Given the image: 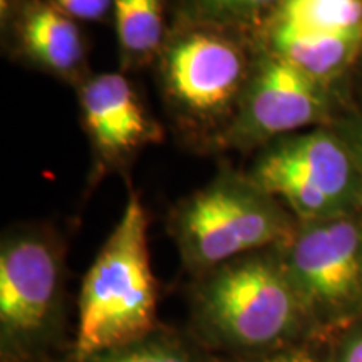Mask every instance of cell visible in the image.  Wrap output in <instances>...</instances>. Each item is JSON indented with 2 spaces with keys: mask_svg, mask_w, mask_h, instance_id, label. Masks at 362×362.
Masks as SVG:
<instances>
[{
  "mask_svg": "<svg viewBox=\"0 0 362 362\" xmlns=\"http://www.w3.org/2000/svg\"><path fill=\"white\" fill-rule=\"evenodd\" d=\"M284 265L304 310L344 314L362 298V223L349 215L307 223Z\"/></svg>",
  "mask_w": 362,
  "mask_h": 362,
  "instance_id": "5b68a950",
  "label": "cell"
},
{
  "mask_svg": "<svg viewBox=\"0 0 362 362\" xmlns=\"http://www.w3.org/2000/svg\"><path fill=\"white\" fill-rule=\"evenodd\" d=\"M270 44L272 54L292 62L320 83L341 74L354 61L362 47V35L317 34L272 25Z\"/></svg>",
  "mask_w": 362,
  "mask_h": 362,
  "instance_id": "8fae6325",
  "label": "cell"
},
{
  "mask_svg": "<svg viewBox=\"0 0 362 362\" xmlns=\"http://www.w3.org/2000/svg\"><path fill=\"white\" fill-rule=\"evenodd\" d=\"M173 233L185 264L215 270L262 248L288 243L291 223L275 198L252 180L223 178L194 193L176 211Z\"/></svg>",
  "mask_w": 362,
  "mask_h": 362,
  "instance_id": "3957f363",
  "label": "cell"
},
{
  "mask_svg": "<svg viewBox=\"0 0 362 362\" xmlns=\"http://www.w3.org/2000/svg\"><path fill=\"white\" fill-rule=\"evenodd\" d=\"M0 8H2V16H6L8 11V0H0Z\"/></svg>",
  "mask_w": 362,
  "mask_h": 362,
  "instance_id": "ffe728a7",
  "label": "cell"
},
{
  "mask_svg": "<svg viewBox=\"0 0 362 362\" xmlns=\"http://www.w3.org/2000/svg\"><path fill=\"white\" fill-rule=\"evenodd\" d=\"M59 292V259L44 238L22 235L0 252V329L4 346L34 344L47 329Z\"/></svg>",
  "mask_w": 362,
  "mask_h": 362,
  "instance_id": "8992f818",
  "label": "cell"
},
{
  "mask_svg": "<svg viewBox=\"0 0 362 362\" xmlns=\"http://www.w3.org/2000/svg\"><path fill=\"white\" fill-rule=\"evenodd\" d=\"M336 362H362V332L352 334L342 344Z\"/></svg>",
  "mask_w": 362,
  "mask_h": 362,
  "instance_id": "ac0fdd59",
  "label": "cell"
},
{
  "mask_svg": "<svg viewBox=\"0 0 362 362\" xmlns=\"http://www.w3.org/2000/svg\"><path fill=\"white\" fill-rule=\"evenodd\" d=\"M252 362H317L315 357L302 347H287V349L272 351Z\"/></svg>",
  "mask_w": 362,
  "mask_h": 362,
  "instance_id": "e0dca14e",
  "label": "cell"
},
{
  "mask_svg": "<svg viewBox=\"0 0 362 362\" xmlns=\"http://www.w3.org/2000/svg\"><path fill=\"white\" fill-rule=\"evenodd\" d=\"M200 2L208 12L215 16L248 19L259 16L265 8L279 7L282 0H200Z\"/></svg>",
  "mask_w": 362,
  "mask_h": 362,
  "instance_id": "9a60e30c",
  "label": "cell"
},
{
  "mask_svg": "<svg viewBox=\"0 0 362 362\" xmlns=\"http://www.w3.org/2000/svg\"><path fill=\"white\" fill-rule=\"evenodd\" d=\"M170 96L198 116L220 115L242 93L245 57L232 40L208 33L176 39L163 62Z\"/></svg>",
  "mask_w": 362,
  "mask_h": 362,
  "instance_id": "ba28073f",
  "label": "cell"
},
{
  "mask_svg": "<svg viewBox=\"0 0 362 362\" xmlns=\"http://www.w3.org/2000/svg\"><path fill=\"white\" fill-rule=\"evenodd\" d=\"M325 112L320 83L270 54L257 67L232 128L233 143L255 144L319 123Z\"/></svg>",
  "mask_w": 362,
  "mask_h": 362,
  "instance_id": "52a82bcc",
  "label": "cell"
},
{
  "mask_svg": "<svg viewBox=\"0 0 362 362\" xmlns=\"http://www.w3.org/2000/svg\"><path fill=\"white\" fill-rule=\"evenodd\" d=\"M116 33L131 57L149 56L163 40L161 0H115Z\"/></svg>",
  "mask_w": 362,
  "mask_h": 362,
  "instance_id": "4fadbf2b",
  "label": "cell"
},
{
  "mask_svg": "<svg viewBox=\"0 0 362 362\" xmlns=\"http://www.w3.org/2000/svg\"><path fill=\"white\" fill-rule=\"evenodd\" d=\"M354 153L327 131L287 139L260 156L250 180L305 223L347 216L361 197Z\"/></svg>",
  "mask_w": 362,
  "mask_h": 362,
  "instance_id": "277c9868",
  "label": "cell"
},
{
  "mask_svg": "<svg viewBox=\"0 0 362 362\" xmlns=\"http://www.w3.org/2000/svg\"><path fill=\"white\" fill-rule=\"evenodd\" d=\"M304 307L284 260L243 255L211 270L198 296V317L225 346L264 349L285 341Z\"/></svg>",
  "mask_w": 362,
  "mask_h": 362,
  "instance_id": "7a4b0ae2",
  "label": "cell"
},
{
  "mask_svg": "<svg viewBox=\"0 0 362 362\" xmlns=\"http://www.w3.org/2000/svg\"><path fill=\"white\" fill-rule=\"evenodd\" d=\"M352 153H354L357 163H359L361 170H362V123H359V126L354 129V133H352V143L351 146Z\"/></svg>",
  "mask_w": 362,
  "mask_h": 362,
  "instance_id": "d6986e66",
  "label": "cell"
},
{
  "mask_svg": "<svg viewBox=\"0 0 362 362\" xmlns=\"http://www.w3.org/2000/svg\"><path fill=\"white\" fill-rule=\"evenodd\" d=\"M79 362H202L185 344L171 336L151 332L138 341L98 352Z\"/></svg>",
  "mask_w": 362,
  "mask_h": 362,
  "instance_id": "5bb4252c",
  "label": "cell"
},
{
  "mask_svg": "<svg viewBox=\"0 0 362 362\" xmlns=\"http://www.w3.org/2000/svg\"><path fill=\"white\" fill-rule=\"evenodd\" d=\"M272 25L317 34L362 35V0H282Z\"/></svg>",
  "mask_w": 362,
  "mask_h": 362,
  "instance_id": "7c38bea8",
  "label": "cell"
},
{
  "mask_svg": "<svg viewBox=\"0 0 362 362\" xmlns=\"http://www.w3.org/2000/svg\"><path fill=\"white\" fill-rule=\"evenodd\" d=\"M21 44L35 64L59 76L83 66L84 42L79 27L57 7L34 4L21 24Z\"/></svg>",
  "mask_w": 362,
  "mask_h": 362,
  "instance_id": "30bf717a",
  "label": "cell"
},
{
  "mask_svg": "<svg viewBox=\"0 0 362 362\" xmlns=\"http://www.w3.org/2000/svg\"><path fill=\"white\" fill-rule=\"evenodd\" d=\"M155 327L156 282L149 264L148 215L139 198L131 194L81 287L74 359L138 341Z\"/></svg>",
  "mask_w": 362,
  "mask_h": 362,
  "instance_id": "6da1fadb",
  "label": "cell"
},
{
  "mask_svg": "<svg viewBox=\"0 0 362 362\" xmlns=\"http://www.w3.org/2000/svg\"><path fill=\"white\" fill-rule=\"evenodd\" d=\"M59 11L71 19L99 21L106 16L111 7V0H54Z\"/></svg>",
  "mask_w": 362,
  "mask_h": 362,
  "instance_id": "2e32d148",
  "label": "cell"
},
{
  "mask_svg": "<svg viewBox=\"0 0 362 362\" xmlns=\"http://www.w3.org/2000/svg\"><path fill=\"white\" fill-rule=\"evenodd\" d=\"M86 129L103 156L119 158L156 138L129 81L116 72L98 74L81 90Z\"/></svg>",
  "mask_w": 362,
  "mask_h": 362,
  "instance_id": "9c48e42d",
  "label": "cell"
}]
</instances>
